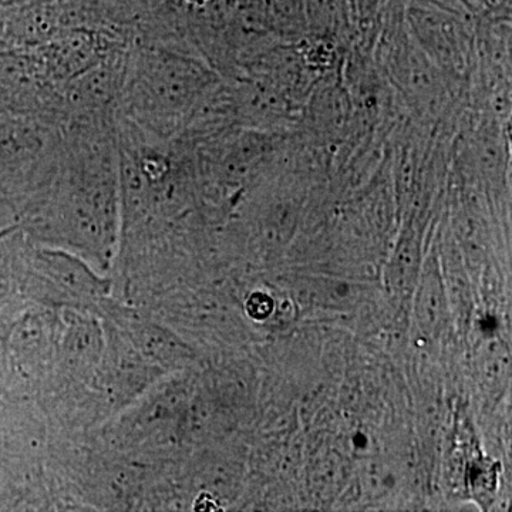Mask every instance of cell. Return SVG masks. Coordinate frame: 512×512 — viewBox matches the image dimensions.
I'll return each instance as SVG.
<instances>
[{
	"label": "cell",
	"mask_w": 512,
	"mask_h": 512,
	"mask_svg": "<svg viewBox=\"0 0 512 512\" xmlns=\"http://www.w3.org/2000/svg\"><path fill=\"white\" fill-rule=\"evenodd\" d=\"M261 10L274 25L284 32L301 29L305 18V0H259Z\"/></svg>",
	"instance_id": "1"
},
{
	"label": "cell",
	"mask_w": 512,
	"mask_h": 512,
	"mask_svg": "<svg viewBox=\"0 0 512 512\" xmlns=\"http://www.w3.org/2000/svg\"><path fill=\"white\" fill-rule=\"evenodd\" d=\"M274 309V302L264 293H255L248 302V312L256 319H265Z\"/></svg>",
	"instance_id": "2"
}]
</instances>
